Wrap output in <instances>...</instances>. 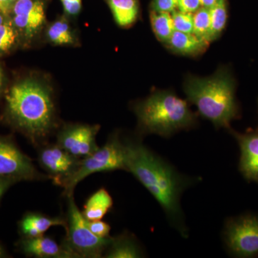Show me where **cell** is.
<instances>
[{
    "label": "cell",
    "mask_w": 258,
    "mask_h": 258,
    "mask_svg": "<svg viewBox=\"0 0 258 258\" xmlns=\"http://www.w3.org/2000/svg\"><path fill=\"white\" fill-rule=\"evenodd\" d=\"M124 144L125 170L133 174L152 194L180 233L185 236L180 198L189 186V180L140 142Z\"/></svg>",
    "instance_id": "obj_1"
},
{
    "label": "cell",
    "mask_w": 258,
    "mask_h": 258,
    "mask_svg": "<svg viewBox=\"0 0 258 258\" xmlns=\"http://www.w3.org/2000/svg\"><path fill=\"white\" fill-rule=\"evenodd\" d=\"M235 88V80L227 66H220L209 77L188 74L183 83L187 101L198 107L199 114L217 128L228 130L231 121L240 117Z\"/></svg>",
    "instance_id": "obj_2"
},
{
    "label": "cell",
    "mask_w": 258,
    "mask_h": 258,
    "mask_svg": "<svg viewBox=\"0 0 258 258\" xmlns=\"http://www.w3.org/2000/svg\"><path fill=\"white\" fill-rule=\"evenodd\" d=\"M6 110L13 124L34 142L46 137L54 124L50 90L34 79L22 80L10 88L6 94Z\"/></svg>",
    "instance_id": "obj_3"
},
{
    "label": "cell",
    "mask_w": 258,
    "mask_h": 258,
    "mask_svg": "<svg viewBox=\"0 0 258 258\" xmlns=\"http://www.w3.org/2000/svg\"><path fill=\"white\" fill-rule=\"evenodd\" d=\"M139 128L144 134H157L169 138L181 130L195 128L198 113L191 111L187 101L172 90H157L134 106Z\"/></svg>",
    "instance_id": "obj_4"
},
{
    "label": "cell",
    "mask_w": 258,
    "mask_h": 258,
    "mask_svg": "<svg viewBox=\"0 0 258 258\" xmlns=\"http://www.w3.org/2000/svg\"><path fill=\"white\" fill-rule=\"evenodd\" d=\"M67 238L63 245L74 257H101L109 247L113 237H100L88 228L86 220L75 203L74 196H68Z\"/></svg>",
    "instance_id": "obj_5"
},
{
    "label": "cell",
    "mask_w": 258,
    "mask_h": 258,
    "mask_svg": "<svg viewBox=\"0 0 258 258\" xmlns=\"http://www.w3.org/2000/svg\"><path fill=\"white\" fill-rule=\"evenodd\" d=\"M124 169L125 170V144L118 135H113L103 147L80 161L79 165L64 185L67 196L73 195L76 185L94 173Z\"/></svg>",
    "instance_id": "obj_6"
},
{
    "label": "cell",
    "mask_w": 258,
    "mask_h": 258,
    "mask_svg": "<svg viewBox=\"0 0 258 258\" xmlns=\"http://www.w3.org/2000/svg\"><path fill=\"white\" fill-rule=\"evenodd\" d=\"M227 247L235 255L249 257L258 254V217L246 215L227 222L225 232Z\"/></svg>",
    "instance_id": "obj_7"
},
{
    "label": "cell",
    "mask_w": 258,
    "mask_h": 258,
    "mask_svg": "<svg viewBox=\"0 0 258 258\" xmlns=\"http://www.w3.org/2000/svg\"><path fill=\"white\" fill-rule=\"evenodd\" d=\"M43 177L11 139L0 136V178L16 182Z\"/></svg>",
    "instance_id": "obj_8"
},
{
    "label": "cell",
    "mask_w": 258,
    "mask_h": 258,
    "mask_svg": "<svg viewBox=\"0 0 258 258\" xmlns=\"http://www.w3.org/2000/svg\"><path fill=\"white\" fill-rule=\"evenodd\" d=\"M80 161L57 144L44 148L39 154L40 165L53 182L62 187L76 171Z\"/></svg>",
    "instance_id": "obj_9"
},
{
    "label": "cell",
    "mask_w": 258,
    "mask_h": 258,
    "mask_svg": "<svg viewBox=\"0 0 258 258\" xmlns=\"http://www.w3.org/2000/svg\"><path fill=\"white\" fill-rule=\"evenodd\" d=\"M98 125H76L68 127L59 134L57 145L74 157L81 159L96 152Z\"/></svg>",
    "instance_id": "obj_10"
},
{
    "label": "cell",
    "mask_w": 258,
    "mask_h": 258,
    "mask_svg": "<svg viewBox=\"0 0 258 258\" xmlns=\"http://www.w3.org/2000/svg\"><path fill=\"white\" fill-rule=\"evenodd\" d=\"M12 23L19 35L31 39L45 22L44 3L41 0H18L13 5Z\"/></svg>",
    "instance_id": "obj_11"
},
{
    "label": "cell",
    "mask_w": 258,
    "mask_h": 258,
    "mask_svg": "<svg viewBox=\"0 0 258 258\" xmlns=\"http://www.w3.org/2000/svg\"><path fill=\"white\" fill-rule=\"evenodd\" d=\"M229 132L235 137L240 146V170L248 181L258 183V128L240 134L232 128Z\"/></svg>",
    "instance_id": "obj_12"
},
{
    "label": "cell",
    "mask_w": 258,
    "mask_h": 258,
    "mask_svg": "<svg viewBox=\"0 0 258 258\" xmlns=\"http://www.w3.org/2000/svg\"><path fill=\"white\" fill-rule=\"evenodd\" d=\"M209 45L210 42L194 33L174 31L164 46L176 55L197 57L206 52Z\"/></svg>",
    "instance_id": "obj_13"
},
{
    "label": "cell",
    "mask_w": 258,
    "mask_h": 258,
    "mask_svg": "<svg viewBox=\"0 0 258 258\" xmlns=\"http://www.w3.org/2000/svg\"><path fill=\"white\" fill-rule=\"evenodd\" d=\"M21 248L24 253L36 257L71 258L74 255L64 247L59 245L50 237L39 236L27 237L22 241Z\"/></svg>",
    "instance_id": "obj_14"
},
{
    "label": "cell",
    "mask_w": 258,
    "mask_h": 258,
    "mask_svg": "<svg viewBox=\"0 0 258 258\" xmlns=\"http://www.w3.org/2000/svg\"><path fill=\"white\" fill-rule=\"evenodd\" d=\"M62 226L67 229L68 225L63 219L55 217L50 218L37 214H28L25 215L20 222L22 232L27 237H36L42 236L50 227Z\"/></svg>",
    "instance_id": "obj_15"
},
{
    "label": "cell",
    "mask_w": 258,
    "mask_h": 258,
    "mask_svg": "<svg viewBox=\"0 0 258 258\" xmlns=\"http://www.w3.org/2000/svg\"><path fill=\"white\" fill-rule=\"evenodd\" d=\"M113 200L104 188H101L90 197L82 212L87 220H100L110 211L113 207Z\"/></svg>",
    "instance_id": "obj_16"
},
{
    "label": "cell",
    "mask_w": 258,
    "mask_h": 258,
    "mask_svg": "<svg viewBox=\"0 0 258 258\" xmlns=\"http://www.w3.org/2000/svg\"><path fill=\"white\" fill-rule=\"evenodd\" d=\"M106 2L118 26L127 28L137 22L139 13L137 0H106Z\"/></svg>",
    "instance_id": "obj_17"
},
{
    "label": "cell",
    "mask_w": 258,
    "mask_h": 258,
    "mask_svg": "<svg viewBox=\"0 0 258 258\" xmlns=\"http://www.w3.org/2000/svg\"><path fill=\"white\" fill-rule=\"evenodd\" d=\"M140 249L135 241L127 235L113 238L105 257L108 258H135L141 257Z\"/></svg>",
    "instance_id": "obj_18"
},
{
    "label": "cell",
    "mask_w": 258,
    "mask_h": 258,
    "mask_svg": "<svg viewBox=\"0 0 258 258\" xmlns=\"http://www.w3.org/2000/svg\"><path fill=\"white\" fill-rule=\"evenodd\" d=\"M150 22L157 40L164 45L174 31L171 13L151 10Z\"/></svg>",
    "instance_id": "obj_19"
},
{
    "label": "cell",
    "mask_w": 258,
    "mask_h": 258,
    "mask_svg": "<svg viewBox=\"0 0 258 258\" xmlns=\"http://www.w3.org/2000/svg\"><path fill=\"white\" fill-rule=\"evenodd\" d=\"M210 32L209 42L217 40L221 36L227 25L228 19L227 0H220L217 5L210 9Z\"/></svg>",
    "instance_id": "obj_20"
},
{
    "label": "cell",
    "mask_w": 258,
    "mask_h": 258,
    "mask_svg": "<svg viewBox=\"0 0 258 258\" xmlns=\"http://www.w3.org/2000/svg\"><path fill=\"white\" fill-rule=\"evenodd\" d=\"M47 37L56 45H73L75 38L69 24L64 20L54 22L47 29Z\"/></svg>",
    "instance_id": "obj_21"
},
{
    "label": "cell",
    "mask_w": 258,
    "mask_h": 258,
    "mask_svg": "<svg viewBox=\"0 0 258 258\" xmlns=\"http://www.w3.org/2000/svg\"><path fill=\"white\" fill-rule=\"evenodd\" d=\"M210 24V9L201 8L193 13V33L208 42Z\"/></svg>",
    "instance_id": "obj_22"
},
{
    "label": "cell",
    "mask_w": 258,
    "mask_h": 258,
    "mask_svg": "<svg viewBox=\"0 0 258 258\" xmlns=\"http://www.w3.org/2000/svg\"><path fill=\"white\" fill-rule=\"evenodd\" d=\"M18 36L12 21H5L0 25V55L9 52L15 46Z\"/></svg>",
    "instance_id": "obj_23"
},
{
    "label": "cell",
    "mask_w": 258,
    "mask_h": 258,
    "mask_svg": "<svg viewBox=\"0 0 258 258\" xmlns=\"http://www.w3.org/2000/svg\"><path fill=\"white\" fill-rule=\"evenodd\" d=\"M174 31L193 33V14L176 10L171 13Z\"/></svg>",
    "instance_id": "obj_24"
},
{
    "label": "cell",
    "mask_w": 258,
    "mask_h": 258,
    "mask_svg": "<svg viewBox=\"0 0 258 258\" xmlns=\"http://www.w3.org/2000/svg\"><path fill=\"white\" fill-rule=\"evenodd\" d=\"M86 223H87L88 228L95 235L100 237H110L111 227L106 222L101 221V220H92V221L86 220Z\"/></svg>",
    "instance_id": "obj_25"
},
{
    "label": "cell",
    "mask_w": 258,
    "mask_h": 258,
    "mask_svg": "<svg viewBox=\"0 0 258 258\" xmlns=\"http://www.w3.org/2000/svg\"><path fill=\"white\" fill-rule=\"evenodd\" d=\"M179 0H153L151 5L152 11L171 13L178 9Z\"/></svg>",
    "instance_id": "obj_26"
},
{
    "label": "cell",
    "mask_w": 258,
    "mask_h": 258,
    "mask_svg": "<svg viewBox=\"0 0 258 258\" xmlns=\"http://www.w3.org/2000/svg\"><path fill=\"white\" fill-rule=\"evenodd\" d=\"M202 8L200 0H179L178 10L186 13H195Z\"/></svg>",
    "instance_id": "obj_27"
},
{
    "label": "cell",
    "mask_w": 258,
    "mask_h": 258,
    "mask_svg": "<svg viewBox=\"0 0 258 258\" xmlns=\"http://www.w3.org/2000/svg\"><path fill=\"white\" fill-rule=\"evenodd\" d=\"M64 12L70 15L79 14L82 7V0H60Z\"/></svg>",
    "instance_id": "obj_28"
},
{
    "label": "cell",
    "mask_w": 258,
    "mask_h": 258,
    "mask_svg": "<svg viewBox=\"0 0 258 258\" xmlns=\"http://www.w3.org/2000/svg\"><path fill=\"white\" fill-rule=\"evenodd\" d=\"M13 5L12 0H0V14L4 16L11 14Z\"/></svg>",
    "instance_id": "obj_29"
},
{
    "label": "cell",
    "mask_w": 258,
    "mask_h": 258,
    "mask_svg": "<svg viewBox=\"0 0 258 258\" xmlns=\"http://www.w3.org/2000/svg\"><path fill=\"white\" fill-rule=\"evenodd\" d=\"M14 183V181H12V180L0 178V198L3 197L5 191L9 189L10 186H12Z\"/></svg>",
    "instance_id": "obj_30"
},
{
    "label": "cell",
    "mask_w": 258,
    "mask_h": 258,
    "mask_svg": "<svg viewBox=\"0 0 258 258\" xmlns=\"http://www.w3.org/2000/svg\"><path fill=\"white\" fill-rule=\"evenodd\" d=\"M201 3L202 8H208L210 9L212 7L217 5L220 0H200Z\"/></svg>",
    "instance_id": "obj_31"
},
{
    "label": "cell",
    "mask_w": 258,
    "mask_h": 258,
    "mask_svg": "<svg viewBox=\"0 0 258 258\" xmlns=\"http://www.w3.org/2000/svg\"><path fill=\"white\" fill-rule=\"evenodd\" d=\"M3 85H4V74H3V70L0 66V96L3 93Z\"/></svg>",
    "instance_id": "obj_32"
},
{
    "label": "cell",
    "mask_w": 258,
    "mask_h": 258,
    "mask_svg": "<svg viewBox=\"0 0 258 258\" xmlns=\"http://www.w3.org/2000/svg\"><path fill=\"white\" fill-rule=\"evenodd\" d=\"M6 257V252H5L4 248L0 244V258Z\"/></svg>",
    "instance_id": "obj_33"
},
{
    "label": "cell",
    "mask_w": 258,
    "mask_h": 258,
    "mask_svg": "<svg viewBox=\"0 0 258 258\" xmlns=\"http://www.w3.org/2000/svg\"><path fill=\"white\" fill-rule=\"evenodd\" d=\"M5 22V20L4 15L0 14V25H1L2 24L4 23Z\"/></svg>",
    "instance_id": "obj_34"
},
{
    "label": "cell",
    "mask_w": 258,
    "mask_h": 258,
    "mask_svg": "<svg viewBox=\"0 0 258 258\" xmlns=\"http://www.w3.org/2000/svg\"><path fill=\"white\" fill-rule=\"evenodd\" d=\"M12 1H13V3H14L15 4V3H16V2L18 1V0H12Z\"/></svg>",
    "instance_id": "obj_35"
}]
</instances>
